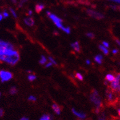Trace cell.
I'll return each mask as SVG.
<instances>
[{"instance_id": "6da1fadb", "label": "cell", "mask_w": 120, "mask_h": 120, "mask_svg": "<svg viewBox=\"0 0 120 120\" xmlns=\"http://www.w3.org/2000/svg\"><path fill=\"white\" fill-rule=\"evenodd\" d=\"M20 60V55L17 50H13L11 53L8 55H1L0 61L6 62L11 65H15Z\"/></svg>"}, {"instance_id": "7a4b0ae2", "label": "cell", "mask_w": 120, "mask_h": 120, "mask_svg": "<svg viewBox=\"0 0 120 120\" xmlns=\"http://www.w3.org/2000/svg\"><path fill=\"white\" fill-rule=\"evenodd\" d=\"M47 15L49 16V17L53 21V22L55 24V25L58 28L61 29L65 33H66L67 34H69L71 33V28L69 27H65L63 25V20L61 19L58 17L56 15L53 14L50 12L47 11Z\"/></svg>"}, {"instance_id": "3957f363", "label": "cell", "mask_w": 120, "mask_h": 120, "mask_svg": "<svg viewBox=\"0 0 120 120\" xmlns=\"http://www.w3.org/2000/svg\"><path fill=\"white\" fill-rule=\"evenodd\" d=\"M90 100L96 106L95 112L99 113L102 107V101L98 92L96 90H93L91 91V93L90 94Z\"/></svg>"}, {"instance_id": "277c9868", "label": "cell", "mask_w": 120, "mask_h": 120, "mask_svg": "<svg viewBox=\"0 0 120 120\" xmlns=\"http://www.w3.org/2000/svg\"><path fill=\"white\" fill-rule=\"evenodd\" d=\"M14 50V47L11 43L0 41V55H8Z\"/></svg>"}, {"instance_id": "5b68a950", "label": "cell", "mask_w": 120, "mask_h": 120, "mask_svg": "<svg viewBox=\"0 0 120 120\" xmlns=\"http://www.w3.org/2000/svg\"><path fill=\"white\" fill-rule=\"evenodd\" d=\"M110 87L114 92L120 93V73L115 76V80L110 83Z\"/></svg>"}, {"instance_id": "8992f818", "label": "cell", "mask_w": 120, "mask_h": 120, "mask_svg": "<svg viewBox=\"0 0 120 120\" xmlns=\"http://www.w3.org/2000/svg\"><path fill=\"white\" fill-rule=\"evenodd\" d=\"M12 78V74L9 71L1 70L0 71V79L2 82L10 80Z\"/></svg>"}, {"instance_id": "52a82bcc", "label": "cell", "mask_w": 120, "mask_h": 120, "mask_svg": "<svg viewBox=\"0 0 120 120\" xmlns=\"http://www.w3.org/2000/svg\"><path fill=\"white\" fill-rule=\"evenodd\" d=\"M87 14L93 18H94L96 19H98V20H100V19H102L104 18V15L102 14L101 13L98 12L96 11H93V10L91 9H88L87 10Z\"/></svg>"}, {"instance_id": "ba28073f", "label": "cell", "mask_w": 120, "mask_h": 120, "mask_svg": "<svg viewBox=\"0 0 120 120\" xmlns=\"http://www.w3.org/2000/svg\"><path fill=\"white\" fill-rule=\"evenodd\" d=\"M106 97L109 102H113L115 101V98L113 91L112 90H108L106 92Z\"/></svg>"}, {"instance_id": "9c48e42d", "label": "cell", "mask_w": 120, "mask_h": 120, "mask_svg": "<svg viewBox=\"0 0 120 120\" xmlns=\"http://www.w3.org/2000/svg\"><path fill=\"white\" fill-rule=\"evenodd\" d=\"M72 112L77 117H78L80 119H85L86 118V114L84 113L83 112H79V111L76 110L75 109H72Z\"/></svg>"}, {"instance_id": "30bf717a", "label": "cell", "mask_w": 120, "mask_h": 120, "mask_svg": "<svg viewBox=\"0 0 120 120\" xmlns=\"http://www.w3.org/2000/svg\"><path fill=\"white\" fill-rule=\"evenodd\" d=\"M24 22L28 26H33L34 25V20L31 17H27L24 19Z\"/></svg>"}, {"instance_id": "8fae6325", "label": "cell", "mask_w": 120, "mask_h": 120, "mask_svg": "<svg viewBox=\"0 0 120 120\" xmlns=\"http://www.w3.org/2000/svg\"><path fill=\"white\" fill-rule=\"evenodd\" d=\"M71 47L72 49L77 52H80V46L79 44V42L78 41H76L75 42L71 44Z\"/></svg>"}, {"instance_id": "7c38bea8", "label": "cell", "mask_w": 120, "mask_h": 120, "mask_svg": "<svg viewBox=\"0 0 120 120\" xmlns=\"http://www.w3.org/2000/svg\"><path fill=\"white\" fill-rule=\"evenodd\" d=\"M52 109L54 112L57 115H60L61 113V108L57 104H53L52 105Z\"/></svg>"}, {"instance_id": "4fadbf2b", "label": "cell", "mask_w": 120, "mask_h": 120, "mask_svg": "<svg viewBox=\"0 0 120 120\" xmlns=\"http://www.w3.org/2000/svg\"><path fill=\"white\" fill-rule=\"evenodd\" d=\"M115 76L112 74H108L105 76V80L108 82H112L115 80Z\"/></svg>"}, {"instance_id": "5bb4252c", "label": "cell", "mask_w": 120, "mask_h": 120, "mask_svg": "<svg viewBox=\"0 0 120 120\" xmlns=\"http://www.w3.org/2000/svg\"><path fill=\"white\" fill-rule=\"evenodd\" d=\"M45 8V6L42 4H38L36 5V7H35V10H36V12L37 13H39L42 11Z\"/></svg>"}, {"instance_id": "9a60e30c", "label": "cell", "mask_w": 120, "mask_h": 120, "mask_svg": "<svg viewBox=\"0 0 120 120\" xmlns=\"http://www.w3.org/2000/svg\"><path fill=\"white\" fill-rule=\"evenodd\" d=\"M99 49L101 50L102 52V53L104 55H108L109 53V49H108V48L105 47H104V46L103 45H99Z\"/></svg>"}, {"instance_id": "2e32d148", "label": "cell", "mask_w": 120, "mask_h": 120, "mask_svg": "<svg viewBox=\"0 0 120 120\" xmlns=\"http://www.w3.org/2000/svg\"><path fill=\"white\" fill-rule=\"evenodd\" d=\"M94 60L97 63L101 64H102V60H103L102 56L101 55H96V56H95Z\"/></svg>"}, {"instance_id": "e0dca14e", "label": "cell", "mask_w": 120, "mask_h": 120, "mask_svg": "<svg viewBox=\"0 0 120 120\" xmlns=\"http://www.w3.org/2000/svg\"><path fill=\"white\" fill-rule=\"evenodd\" d=\"M39 120H52V118L49 115L45 114V115L42 116V117L40 118Z\"/></svg>"}, {"instance_id": "ac0fdd59", "label": "cell", "mask_w": 120, "mask_h": 120, "mask_svg": "<svg viewBox=\"0 0 120 120\" xmlns=\"http://www.w3.org/2000/svg\"><path fill=\"white\" fill-rule=\"evenodd\" d=\"M17 93V90L16 88V87L12 86L11 88L9 90V93L11 95H14Z\"/></svg>"}, {"instance_id": "d6986e66", "label": "cell", "mask_w": 120, "mask_h": 120, "mask_svg": "<svg viewBox=\"0 0 120 120\" xmlns=\"http://www.w3.org/2000/svg\"><path fill=\"white\" fill-rule=\"evenodd\" d=\"M28 79L29 81H30V82H33V81L35 80L36 79V76L34 74H30L28 76Z\"/></svg>"}, {"instance_id": "ffe728a7", "label": "cell", "mask_w": 120, "mask_h": 120, "mask_svg": "<svg viewBox=\"0 0 120 120\" xmlns=\"http://www.w3.org/2000/svg\"><path fill=\"white\" fill-rule=\"evenodd\" d=\"M47 58H46L44 56H42L41 58V60H39V63L41 64H45L46 63V62H47Z\"/></svg>"}, {"instance_id": "44dd1931", "label": "cell", "mask_w": 120, "mask_h": 120, "mask_svg": "<svg viewBox=\"0 0 120 120\" xmlns=\"http://www.w3.org/2000/svg\"><path fill=\"white\" fill-rule=\"evenodd\" d=\"M75 77L78 80H79L82 81L83 80V77L82 75L81 74H80V73H76Z\"/></svg>"}, {"instance_id": "7402d4cb", "label": "cell", "mask_w": 120, "mask_h": 120, "mask_svg": "<svg viewBox=\"0 0 120 120\" xmlns=\"http://www.w3.org/2000/svg\"><path fill=\"white\" fill-rule=\"evenodd\" d=\"M28 101H31V102H36V98L35 96H29L28 98Z\"/></svg>"}, {"instance_id": "603a6c76", "label": "cell", "mask_w": 120, "mask_h": 120, "mask_svg": "<svg viewBox=\"0 0 120 120\" xmlns=\"http://www.w3.org/2000/svg\"><path fill=\"white\" fill-rule=\"evenodd\" d=\"M10 11L11 12V14H12V15L15 18H17V14H16L15 11L14 10L12 9V8H10Z\"/></svg>"}, {"instance_id": "cb8c5ba5", "label": "cell", "mask_w": 120, "mask_h": 120, "mask_svg": "<svg viewBox=\"0 0 120 120\" xmlns=\"http://www.w3.org/2000/svg\"><path fill=\"white\" fill-rule=\"evenodd\" d=\"M111 8L113 10H119L120 11V6H116V5H112L111 6Z\"/></svg>"}, {"instance_id": "d4e9b609", "label": "cell", "mask_w": 120, "mask_h": 120, "mask_svg": "<svg viewBox=\"0 0 120 120\" xmlns=\"http://www.w3.org/2000/svg\"><path fill=\"white\" fill-rule=\"evenodd\" d=\"M49 60H50V61L51 63H52L53 64H55V65L57 64L56 62L55 61V60H54V59L52 57H49Z\"/></svg>"}, {"instance_id": "484cf974", "label": "cell", "mask_w": 120, "mask_h": 120, "mask_svg": "<svg viewBox=\"0 0 120 120\" xmlns=\"http://www.w3.org/2000/svg\"><path fill=\"white\" fill-rule=\"evenodd\" d=\"M86 36L91 38V39H93L94 38V35L91 33H86Z\"/></svg>"}, {"instance_id": "4316f807", "label": "cell", "mask_w": 120, "mask_h": 120, "mask_svg": "<svg viewBox=\"0 0 120 120\" xmlns=\"http://www.w3.org/2000/svg\"><path fill=\"white\" fill-rule=\"evenodd\" d=\"M104 46V47H105L107 48H109V44L106 41H103L102 42V44Z\"/></svg>"}, {"instance_id": "83f0119b", "label": "cell", "mask_w": 120, "mask_h": 120, "mask_svg": "<svg viewBox=\"0 0 120 120\" xmlns=\"http://www.w3.org/2000/svg\"><path fill=\"white\" fill-rule=\"evenodd\" d=\"M99 120H106L105 116L104 115H100L99 117Z\"/></svg>"}, {"instance_id": "f1b7e54d", "label": "cell", "mask_w": 120, "mask_h": 120, "mask_svg": "<svg viewBox=\"0 0 120 120\" xmlns=\"http://www.w3.org/2000/svg\"><path fill=\"white\" fill-rule=\"evenodd\" d=\"M3 18H7L9 17V14L7 12L4 11L3 13Z\"/></svg>"}, {"instance_id": "f546056e", "label": "cell", "mask_w": 120, "mask_h": 120, "mask_svg": "<svg viewBox=\"0 0 120 120\" xmlns=\"http://www.w3.org/2000/svg\"><path fill=\"white\" fill-rule=\"evenodd\" d=\"M118 52H119V50H118V49H115L112 50V53L113 54V55H116V54L118 53Z\"/></svg>"}, {"instance_id": "4dcf8cb0", "label": "cell", "mask_w": 120, "mask_h": 120, "mask_svg": "<svg viewBox=\"0 0 120 120\" xmlns=\"http://www.w3.org/2000/svg\"><path fill=\"white\" fill-rule=\"evenodd\" d=\"M109 1H112L113 3H115L120 4V0H109Z\"/></svg>"}, {"instance_id": "1f68e13d", "label": "cell", "mask_w": 120, "mask_h": 120, "mask_svg": "<svg viewBox=\"0 0 120 120\" xmlns=\"http://www.w3.org/2000/svg\"><path fill=\"white\" fill-rule=\"evenodd\" d=\"M4 115V110L3 109H0V117H2Z\"/></svg>"}, {"instance_id": "d6a6232c", "label": "cell", "mask_w": 120, "mask_h": 120, "mask_svg": "<svg viewBox=\"0 0 120 120\" xmlns=\"http://www.w3.org/2000/svg\"><path fill=\"white\" fill-rule=\"evenodd\" d=\"M28 0H20V6H22L23 5V4L25 3H26V2Z\"/></svg>"}, {"instance_id": "836d02e7", "label": "cell", "mask_w": 120, "mask_h": 120, "mask_svg": "<svg viewBox=\"0 0 120 120\" xmlns=\"http://www.w3.org/2000/svg\"><path fill=\"white\" fill-rule=\"evenodd\" d=\"M52 64H53L50 61L49 63H48L45 65V68H49V67L52 66Z\"/></svg>"}, {"instance_id": "e575fe53", "label": "cell", "mask_w": 120, "mask_h": 120, "mask_svg": "<svg viewBox=\"0 0 120 120\" xmlns=\"http://www.w3.org/2000/svg\"><path fill=\"white\" fill-rule=\"evenodd\" d=\"M115 42L120 47V40H119L118 39H115Z\"/></svg>"}, {"instance_id": "d590c367", "label": "cell", "mask_w": 120, "mask_h": 120, "mask_svg": "<svg viewBox=\"0 0 120 120\" xmlns=\"http://www.w3.org/2000/svg\"><path fill=\"white\" fill-rule=\"evenodd\" d=\"M20 120H29V119L28 118H26V117H23Z\"/></svg>"}, {"instance_id": "8d00e7d4", "label": "cell", "mask_w": 120, "mask_h": 120, "mask_svg": "<svg viewBox=\"0 0 120 120\" xmlns=\"http://www.w3.org/2000/svg\"><path fill=\"white\" fill-rule=\"evenodd\" d=\"M86 63L87 64H90V63H91V62H90V60H87L86 61Z\"/></svg>"}, {"instance_id": "74e56055", "label": "cell", "mask_w": 120, "mask_h": 120, "mask_svg": "<svg viewBox=\"0 0 120 120\" xmlns=\"http://www.w3.org/2000/svg\"><path fill=\"white\" fill-rule=\"evenodd\" d=\"M3 19V14H0V21L1 20Z\"/></svg>"}, {"instance_id": "f35d334b", "label": "cell", "mask_w": 120, "mask_h": 120, "mask_svg": "<svg viewBox=\"0 0 120 120\" xmlns=\"http://www.w3.org/2000/svg\"><path fill=\"white\" fill-rule=\"evenodd\" d=\"M32 14H33V12H32L31 11H29V12H28V15H30V16Z\"/></svg>"}, {"instance_id": "ab89813d", "label": "cell", "mask_w": 120, "mask_h": 120, "mask_svg": "<svg viewBox=\"0 0 120 120\" xmlns=\"http://www.w3.org/2000/svg\"><path fill=\"white\" fill-rule=\"evenodd\" d=\"M118 115H120V109H119L118 110Z\"/></svg>"}, {"instance_id": "60d3db41", "label": "cell", "mask_w": 120, "mask_h": 120, "mask_svg": "<svg viewBox=\"0 0 120 120\" xmlns=\"http://www.w3.org/2000/svg\"><path fill=\"white\" fill-rule=\"evenodd\" d=\"M0 98H1V92H0Z\"/></svg>"}, {"instance_id": "b9f144b4", "label": "cell", "mask_w": 120, "mask_h": 120, "mask_svg": "<svg viewBox=\"0 0 120 120\" xmlns=\"http://www.w3.org/2000/svg\"><path fill=\"white\" fill-rule=\"evenodd\" d=\"M83 120L82 119H80V120Z\"/></svg>"}]
</instances>
